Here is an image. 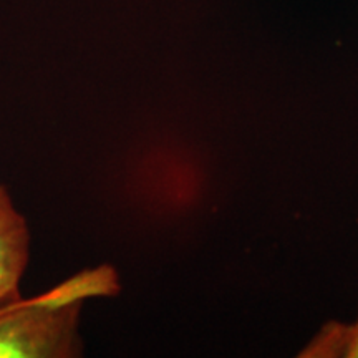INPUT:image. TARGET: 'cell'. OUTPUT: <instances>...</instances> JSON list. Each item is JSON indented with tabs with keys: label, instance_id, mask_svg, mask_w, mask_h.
<instances>
[{
	"label": "cell",
	"instance_id": "1",
	"mask_svg": "<svg viewBox=\"0 0 358 358\" xmlns=\"http://www.w3.org/2000/svg\"><path fill=\"white\" fill-rule=\"evenodd\" d=\"M120 279L101 266L40 295L0 308V358H73L83 352L80 317L92 297H113Z\"/></svg>",
	"mask_w": 358,
	"mask_h": 358
},
{
	"label": "cell",
	"instance_id": "2",
	"mask_svg": "<svg viewBox=\"0 0 358 358\" xmlns=\"http://www.w3.org/2000/svg\"><path fill=\"white\" fill-rule=\"evenodd\" d=\"M30 232L8 191L0 185V308L20 301V282L29 264Z\"/></svg>",
	"mask_w": 358,
	"mask_h": 358
},
{
	"label": "cell",
	"instance_id": "3",
	"mask_svg": "<svg viewBox=\"0 0 358 358\" xmlns=\"http://www.w3.org/2000/svg\"><path fill=\"white\" fill-rule=\"evenodd\" d=\"M302 358H358V315L353 322H329L313 335Z\"/></svg>",
	"mask_w": 358,
	"mask_h": 358
}]
</instances>
